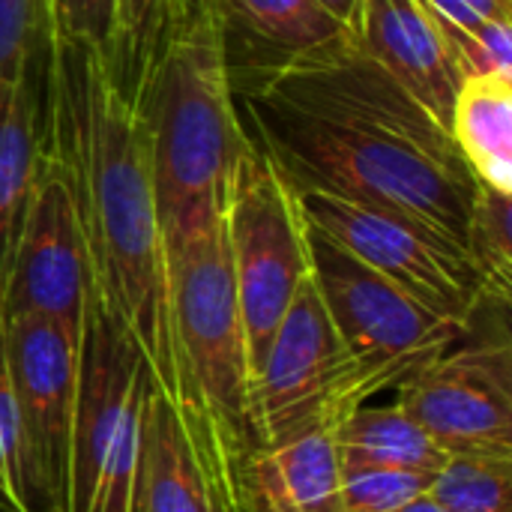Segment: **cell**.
Here are the masks:
<instances>
[{
	"label": "cell",
	"mask_w": 512,
	"mask_h": 512,
	"mask_svg": "<svg viewBox=\"0 0 512 512\" xmlns=\"http://www.w3.org/2000/svg\"><path fill=\"white\" fill-rule=\"evenodd\" d=\"M309 276L372 393L396 390L411 372L453 348L471 327L450 321L306 222Z\"/></svg>",
	"instance_id": "52a82bcc"
},
{
	"label": "cell",
	"mask_w": 512,
	"mask_h": 512,
	"mask_svg": "<svg viewBox=\"0 0 512 512\" xmlns=\"http://www.w3.org/2000/svg\"><path fill=\"white\" fill-rule=\"evenodd\" d=\"M48 51L45 0H0V84Z\"/></svg>",
	"instance_id": "d4e9b609"
},
{
	"label": "cell",
	"mask_w": 512,
	"mask_h": 512,
	"mask_svg": "<svg viewBox=\"0 0 512 512\" xmlns=\"http://www.w3.org/2000/svg\"><path fill=\"white\" fill-rule=\"evenodd\" d=\"M303 219L339 243L345 252L396 282L432 312L474 324L486 309L483 285L456 243L432 228L372 204L345 201L324 192H294Z\"/></svg>",
	"instance_id": "30bf717a"
},
{
	"label": "cell",
	"mask_w": 512,
	"mask_h": 512,
	"mask_svg": "<svg viewBox=\"0 0 512 512\" xmlns=\"http://www.w3.org/2000/svg\"><path fill=\"white\" fill-rule=\"evenodd\" d=\"M42 57L30 60L0 84V312L9 282L12 252L24 225V213L30 204L33 180L45 147Z\"/></svg>",
	"instance_id": "9a60e30c"
},
{
	"label": "cell",
	"mask_w": 512,
	"mask_h": 512,
	"mask_svg": "<svg viewBox=\"0 0 512 512\" xmlns=\"http://www.w3.org/2000/svg\"><path fill=\"white\" fill-rule=\"evenodd\" d=\"M18 408L21 480L33 512H72L78 333L42 315H3Z\"/></svg>",
	"instance_id": "9c48e42d"
},
{
	"label": "cell",
	"mask_w": 512,
	"mask_h": 512,
	"mask_svg": "<svg viewBox=\"0 0 512 512\" xmlns=\"http://www.w3.org/2000/svg\"><path fill=\"white\" fill-rule=\"evenodd\" d=\"M222 216L252 381L294 294L309 279L306 219L294 189L258 147L237 162Z\"/></svg>",
	"instance_id": "ba28073f"
},
{
	"label": "cell",
	"mask_w": 512,
	"mask_h": 512,
	"mask_svg": "<svg viewBox=\"0 0 512 512\" xmlns=\"http://www.w3.org/2000/svg\"><path fill=\"white\" fill-rule=\"evenodd\" d=\"M372 396L309 276L249 381L252 444L285 447L315 432H336Z\"/></svg>",
	"instance_id": "8992f818"
},
{
	"label": "cell",
	"mask_w": 512,
	"mask_h": 512,
	"mask_svg": "<svg viewBox=\"0 0 512 512\" xmlns=\"http://www.w3.org/2000/svg\"><path fill=\"white\" fill-rule=\"evenodd\" d=\"M447 39L465 81L512 84V18L486 21L471 33H447Z\"/></svg>",
	"instance_id": "cb8c5ba5"
},
{
	"label": "cell",
	"mask_w": 512,
	"mask_h": 512,
	"mask_svg": "<svg viewBox=\"0 0 512 512\" xmlns=\"http://www.w3.org/2000/svg\"><path fill=\"white\" fill-rule=\"evenodd\" d=\"M333 432H315L285 447H255L243 465L249 512H342Z\"/></svg>",
	"instance_id": "e0dca14e"
},
{
	"label": "cell",
	"mask_w": 512,
	"mask_h": 512,
	"mask_svg": "<svg viewBox=\"0 0 512 512\" xmlns=\"http://www.w3.org/2000/svg\"><path fill=\"white\" fill-rule=\"evenodd\" d=\"M429 495L447 512H512V459L450 456Z\"/></svg>",
	"instance_id": "7402d4cb"
},
{
	"label": "cell",
	"mask_w": 512,
	"mask_h": 512,
	"mask_svg": "<svg viewBox=\"0 0 512 512\" xmlns=\"http://www.w3.org/2000/svg\"><path fill=\"white\" fill-rule=\"evenodd\" d=\"M246 456L213 417L180 408L150 378L132 512H249Z\"/></svg>",
	"instance_id": "8fae6325"
},
{
	"label": "cell",
	"mask_w": 512,
	"mask_h": 512,
	"mask_svg": "<svg viewBox=\"0 0 512 512\" xmlns=\"http://www.w3.org/2000/svg\"><path fill=\"white\" fill-rule=\"evenodd\" d=\"M0 507L6 512H33L21 480L18 408L6 357V318L0 312Z\"/></svg>",
	"instance_id": "4316f807"
},
{
	"label": "cell",
	"mask_w": 512,
	"mask_h": 512,
	"mask_svg": "<svg viewBox=\"0 0 512 512\" xmlns=\"http://www.w3.org/2000/svg\"><path fill=\"white\" fill-rule=\"evenodd\" d=\"M150 369L87 291L78 339L72 512H132Z\"/></svg>",
	"instance_id": "5b68a950"
},
{
	"label": "cell",
	"mask_w": 512,
	"mask_h": 512,
	"mask_svg": "<svg viewBox=\"0 0 512 512\" xmlns=\"http://www.w3.org/2000/svg\"><path fill=\"white\" fill-rule=\"evenodd\" d=\"M168 306L177 348L201 408L246 450L249 429V363L228 255L225 216L213 213L162 231Z\"/></svg>",
	"instance_id": "277c9868"
},
{
	"label": "cell",
	"mask_w": 512,
	"mask_h": 512,
	"mask_svg": "<svg viewBox=\"0 0 512 512\" xmlns=\"http://www.w3.org/2000/svg\"><path fill=\"white\" fill-rule=\"evenodd\" d=\"M348 33L450 132L456 93L465 78L444 27L420 0H360Z\"/></svg>",
	"instance_id": "5bb4252c"
},
{
	"label": "cell",
	"mask_w": 512,
	"mask_h": 512,
	"mask_svg": "<svg viewBox=\"0 0 512 512\" xmlns=\"http://www.w3.org/2000/svg\"><path fill=\"white\" fill-rule=\"evenodd\" d=\"M450 138L477 183L512 195V84L465 81L456 93Z\"/></svg>",
	"instance_id": "d6986e66"
},
{
	"label": "cell",
	"mask_w": 512,
	"mask_h": 512,
	"mask_svg": "<svg viewBox=\"0 0 512 512\" xmlns=\"http://www.w3.org/2000/svg\"><path fill=\"white\" fill-rule=\"evenodd\" d=\"M90 291L87 249L66 168L45 144L12 252L3 315H42L81 336Z\"/></svg>",
	"instance_id": "4fadbf2b"
},
{
	"label": "cell",
	"mask_w": 512,
	"mask_h": 512,
	"mask_svg": "<svg viewBox=\"0 0 512 512\" xmlns=\"http://www.w3.org/2000/svg\"><path fill=\"white\" fill-rule=\"evenodd\" d=\"M192 3L195 0H117L108 66L132 105L138 102L156 57L183 24Z\"/></svg>",
	"instance_id": "ffe728a7"
},
{
	"label": "cell",
	"mask_w": 512,
	"mask_h": 512,
	"mask_svg": "<svg viewBox=\"0 0 512 512\" xmlns=\"http://www.w3.org/2000/svg\"><path fill=\"white\" fill-rule=\"evenodd\" d=\"M231 75H270L282 63L330 42L339 27L312 0H207Z\"/></svg>",
	"instance_id": "2e32d148"
},
{
	"label": "cell",
	"mask_w": 512,
	"mask_h": 512,
	"mask_svg": "<svg viewBox=\"0 0 512 512\" xmlns=\"http://www.w3.org/2000/svg\"><path fill=\"white\" fill-rule=\"evenodd\" d=\"M246 111L255 147L294 192L393 210L465 249L477 177L348 30L258 78Z\"/></svg>",
	"instance_id": "6da1fadb"
},
{
	"label": "cell",
	"mask_w": 512,
	"mask_h": 512,
	"mask_svg": "<svg viewBox=\"0 0 512 512\" xmlns=\"http://www.w3.org/2000/svg\"><path fill=\"white\" fill-rule=\"evenodd\" d=\"M447 33H471L486 21L512 18V0H420Z\"/></svg>",
	"instance_id": "83f0119b"
},
{
	"label": "cell",
	"mask_w": 512,
	"mask_h": 512,
	"mask_svg": "<svg viewBox=\"0 0 512 512\" xmlns=\"http://www.w3.org/2000/svg\"><path fill=\"white\" fill-rule=\"evenodd\" d=\"M396 512H447V510L438 504V498H432L429 492H423V495H417L414 501H408L405 507H399Z\"/></svg>",
	"instance_id": "f546056e"
},
{
	"label": "cell",
	"mask_w": 512,
	"mask_h": 512,
	"mask_svg": "<svg viewBox=\"0 0 512 512\" xmlns=\"http://www.w3.org/2000/svg\"><path fill=\"white\" fill-rule=\"evenodd\" d=\"M339 501L342 512H396L429 492V474L396 471V468H339Z\"/></svg>",
	"instance_id": "603a6c76"
},
{
	"label": "cell",
	"mask_w": 512,
	"mask_h": 512,
	"mask_svg": "<svg viewBox=\"0 0 512 512\" xmlns=\"http://www.w3.org/2000/svg\"><path fill=\"white\" fill-rule=\"evenodd\" d=\"M396 402L447 456L512 459L510 339H459L396 384Z\"/></svg>",
	"instance_id": "7c38bea8"
},
{
	"label": "cell",
	"mask_w": 512,
	"mask_h": 512,
	"mask_svg": "<svg viewBox=\"0 0 512 512\" xmlns=\"http://www.w3.org/2000/svg\"><path fill=\"white\" fill-rule=\"evenodd\" d=\"M321 12H327L339 27H351L354 24V15H357V6L360 0H312Z\"/></svg>",
	"instance_id": "f1b7e54d"
},
{
	"label": "cell",
	"mask_w": 512,
	"mask_h": 512,
	"mask_svg": "<svg viewBox=\"0 0 512 512\" xmlns=\"http://www.w3.org/2000/svg\"><path fill=\"white\" fill-rule=\"evenodd\" d=\"M234 96L219 24L195 0L135 102L162 231L222 213L231 174L255 147Z\"/></svg>",
	"instance_id": "3957f363"
},
{
	"label": "cell",
	"mask_w": 512,
	"mask_h": 512,
	"mask_svg": "<svg viewBox=\"0 0 512 512\" xmlns=\"http://www.w3.org/2000/svg\"><path fill=\"white\" fill-rule=\"evenodd\" d=\"M0 512H6V510H3V507H0Z\"/></svg>",
	"instance_id": "4dcf8cb0"
},
{
	"label": "cell",
	"mask_w": 512,
	"mask_h": 512,
	"mask_svg": "<svg viewBox=\"0 0 512 512\" xmlns=\"http://www.w3.org/2000/svg\"><path fill=\"white\" fill-rule=\"evenodd\" d=\"M48 39L87 45L99 54H111L117 0H45Z\"/></svg>",
	"instance_id": "484cf974"
},
{
	"label": "cell",
	"mask_w": 512,
	"mask_h": 512,
	"mask_svg": "<svg viewBox=\"0 0 512 512\" xmlns=\"http://www.w3.org/2000/svg\"><path fill=\"white\" fill-rule=\"evenodd\" d=\"M512 195L489 189L480 183L471 219H468V237H465V255L483 285L486 306H507L512 294Z\"/></svg>",
	"instance_id": "44dd1931"
},
{
	"label": "cell",
	"mask_w": 512,
	"mask_h": 512,
	"mask_svg": "<svg viewBox=\"0 0 512 512\" xmlns=\"http://www.w3.org/2000/svg\"><path fill=\"white\" fill-rule=\"evenodd\" d=\"M45 57V144L75 195L90 288L144 357L156 390L207 414L171 324L165 240L138 111L117 87L105 54L48 39Z\"/></svg>",
	"instance_id": "7a4b0ae2"
},
{
	"label": "cell",
	"mask_w": 512,
	"mask_h": 512,
	"mask_svg": "<svg viewBox=\"0 0 512 512\" xmlns=\"http://www.w3.org/2000/svg\"><path fill=\"white\" fill-rule=\"evenodd\" d=\"M339 468H396L438 477L447 453L405 414L399 402L360 405L333 432Z\"/></svg>",
	"instance_id": "ac0fdd59"
}]
</instances>
